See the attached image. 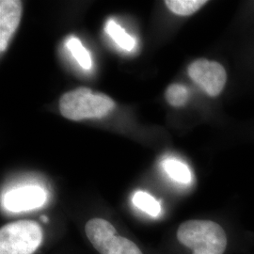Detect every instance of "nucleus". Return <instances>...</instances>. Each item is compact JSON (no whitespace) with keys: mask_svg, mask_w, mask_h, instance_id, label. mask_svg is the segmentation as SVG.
Masks as SVG:
<instances>
[{"mask_svg":"<svg viewBox=\"0 0 254 254\" xmlns=\"http://www.w3.org/2000/svg\"><path fill=\"white\" fill-rule=\"evenodd\" d=\"M66 46L68 50L73 55L74 60L77 62V64L81 66L85 70H90L92 66L91 55L89 51L83 46L81 42L74 38L71 37L67 42Z\"/></svg>","mask_w":254,"mask_h":254,"instance_id":"f8f14e48","label":"nucleus"},{"mask_svg":"<svg viewBox=\"0 0 254 254\" xmlns=\"http://www.w3.org/2000/svg\"><path fill=\"white\" fill-rule=\"evenodd\" d=\"M22 15V2L18 0L0 1V51L3 53L15 33Z\"/></svg>","mask_w":254,"mask_h":254,"instance_id":"0eeeda50","label":"nucleus"},{"mask_svg":"<svg viewBox=\"0 0 254 254\" xmlns=\"http://www.w3.org/2000/svg\"><path fill=\"white\" fill-rule=\"evenodd\" d=\"M207 1L205 0H167L166 6L177 15L189 16L195 13L203 7Z\"/></svg>","mask_w":254,"mask_h":254,"instance_id":"9d476101","label":"nucleus"},{"mask_svg":"<svg viewBox=\"0 0 254 254\" xmlns=\"http://www.w3.org/2000/svg\"><path fill=\"white\" fill-rule=\"evenodd\" d=\"M85 232L100 254H143L134 242L118 236L115 227L104 218L90 219L85 225Z\"/></svg>","mask_w":254,"mask_h":254,"instance_id":"20e7f679","label":"nucleus"},{"mask_svg":"<svg viewBox=\"0 0 254 254\" xmlns=\"http://www.w3.org/2000/svg\"><path fill=\"white\" fill-rule=\"evenodd\" d=\"M41 220H43V221H44L45 223H47L49 219H48V218H47V217H46V216H42V217H41Z\"/></svg>","mask_w":254,"mask_h":254,"instance_id":"4468645a","label":"nucleus"},{"mask_svg":"<svg viewBox=\"0 0 254 254\" xmlns=\"http://www.w3.org/2000/svg\"><path fill=\"white\" fill-rule=\"evenodd\" d=\"M105 30L115 43L118 45L122 49L127 50V51H131L134 49L136 41L132 36H130L127 31L121 27L119 24H117L113 20H109Z\"/></svg>","mask_w":254,"mask_h":254,"instance_id":"1a4fd4ad","label":"nucleus"},{"mask_svg":"<svg viewBox=\"0 0 254 254\" xmlns=\"http://www.w3.org/2000/svg\"><path fill=\"white\" fill-rule=\"evenodd\" d=\"M46 200V191L36 186L20 188L6 193L4 207L10 212H23L41 207Z\"/></svg>","mask_w":254,"mask_h":254,"instance_id":"423d86ee","label":"nucleus"},{"mask_svg":"<svg viewBox=\"0 0 254 254\" xmlns=\"http://www.w3.org/2000/svg\"><path fill=\"white\" fill-rule=\"evenodd\" d=\"M188 73L191 79L209 96L216 97L223 91L227 81L224 67L217 62L200 59L189 66Z\"/></svg>","mask_w":254,"mask_h":254,"instance_id":"39448f33","label":"nucleus"},{"mask_svg":"<svg viewBox=\"0 0 254 254\" xmlns=\"http://www.w3.org/2000/svg\"><path fill=\"white\" fill-rule=\"evenodd\" d=\"M115 108V102L104 93H96L85 88H77L63 94L60 110L63 116L72 121L102 118Z\"/></svg>","mask_w":254,"mask_h":254,"instance_id":"f03ea898","label":"nucleus"},{"mask_svg":"<svg viewBox=\"0 0 254 254\" xmlns=\"http://www.w3.org/2000/svg\"><path fill=\"white\" fill-rule=\"evenodd\" d=\"M177 239L193 254H223L227 236L222 227L211 220H188L178 228Z\"/></svg>","mask_w":254,"mask_h":254,"instance_id":"f257e3e1","label":"nucleus"},{"mask_svg":"<svg viewBox=\"0 0 254 254\" xmlns=\"http://www.w3.org/2000/svg\"><path fill=\"white\" fill-rule=\"evenodd\" d=\"M133 204L151 217H157L161 213V205L158 200L144 191H137L133 196Z\"/></svg>","mask_w":254,"mask_h":254,"instance_id":"9b49d317","label":"nucleus"},{"mask_svg":"<svg viewBox=\"0 0 254 254\" xmlns=\"http://www.w3.org/2000/svg\"><path fill=\"white\" fill-rule=\"evenodd\" d=\"M43 237V229L36 221L10 222L0 229V254H33Z\"/></svg>","mask_w":254,"mask_h":254,"instance_id":"7ed1b4c3","label":"nucleus"},{"mask_svg":"<svg viewBox=\"0 0 254 254\" xmlns=\"http://www.w3.org/2000/svg\"><path fill=\"white\" fill-rule=\"evenodd\" d=\"M164 171L173 179V181L180 184H190L192 181V174L188 165L174 158H168L164 160Z\"/></svg>","mask_w":254,"mask_h":254,"instance_id":"6e6552de","label":"nucleus"},{"mask_svg":"<svg viewBox=\"0 0 254 254\" xmlns=\"http://www.w3.org/2000/svg\"><path fill=\"white\" fill-rule=\"evenodd\" d=\"M165 97L173 107H182L187 104L190 93L188 89L181 84H172L165 92Z\"/></svg>","mask_w":254,"mask_h":254,"instance_id":"ddd939ff","label":"nucleus"}]
</instances>
